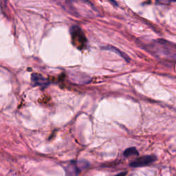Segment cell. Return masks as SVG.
<instances>
[{
	"label": "cell",
	"instance_id": "1",
	"mask_svg": "<svg viewBox=\"0 0 176 176\" xmlns=\"http://www.w3.org/2000/svg\"><path fill=\"white\" fill-rule=\"evenodd\" d=\"M148 49L153 54L170 56L172 58L176 57V49L174 48V45L162 39L154 41L149 45Z\"/></svg>",
	"mask_w": 176,
	"mask_h": 176
},
{
	"label": "cell",
	"instance_id": "2",
	"mask_svg": "<svg viewBox=\"0 0 176 176\" xmlns=\"http://www.w3.org/2000/svg\"><path fill=\"white\" fill-rule=\"evenodd\" d=\"M72 41L76 48L78 49H83L87 44V39L81 28L78 26H73L71 28Z\"/></svg>",
	"mask_w": 176,
	"mask_h": 176
},
{
	"label": "cell",
	"instance_id": "3",
	"mask_svg": "<svg viewBox=\"0 0 176 176\" xmlns=\"http://www.w3.org/2000/svg\"><path fill=\"white\" fill-rule=\"evenodd\" d=\"M88 167V162H71L67 167L65 168L66 176H78L82 169L87 168Z\"/></svg>",
	"mask_w": 176,
	"mask_h": 176
},
{
	"label": "cell",
	"instance_id": "4",
	"mask_svg": "<svg viewBox=\"0 0 176 176\" xmlns=\"http://www.w3.org/2000/svg\"><path fill=\"white\" fill-rule=\"evenodd\" d=\"M156 160V157L155 155H144L136 158V160L132 161L130 163L131 167L137 168L142 167L150 164Z\"/></svg>",
	"mask_w": 176,
	"mask_h": 176
},
{
	"label": "cell",
	"instance_id": "5",
	"mask_svg": "<svg viewBox=\"0 0 176 176\" xmlns=\"http://www.w3.org/2000/svg\"><path fill=\"white\" fill-rule=\"evenodd\" d=\"M32 81L35 85L39 86V87L45 88L50 84V82L47 78L39 74H33L32 75Z\"/></svg>",
	"mask_w": 176,
	"mask_h": 176
},
{
	"label": "cell",
	"instance_id": "6",
	"mask_svg": "<svg viewBox=\"0 0 176 176\" xmlns=\"http://www.w3.org/2000/svg\"><path fill=\"white\" fill-rule=\"evenodd\" d=\"M123 154L125 157L128 158L129 156L131 155H138V151L136 150V149L135 147H130L125 150Z\"/></svg>",
	"mask_w": 176,
	"mask_h": 176
},
{
	"label": "cell",
	"instance_id": "7",
	"mask_svg": "<svg viewBox=\"0 0 176 176\" xmlns=\"http://www.w3.org/2000/svg\"><path fill=\"white\" fill-rule=\"evenodd\" d=\"M105 49H106V50H111V51L114 52H115V53H117V54H118L119 55L121 56L122 58L125 59V60H127V61H129V59L128 58V56H127V55H126L123 54V53H122V52H120V51H119V50H118V49L116 48H114V47H112V46H108V47L105 48Z\"/></svg>",
	"mask_w": 176,
	"mask_h": 176
},
{
	"label": "cell",
	"instance_id": "8",
	"mask_svg": "<svg viewBox=\"0 0 176 176\" xmlns=\"http://www.w3.org/2000/svg\"><path fill=\"white\" fill-rule=\"evenodd\" d=\"M126 175H127V172L125 171V172H121V173H119L117 175H116L114 176H125Z\"/></svg>",
	"mask_w": 176,
	"mask_h": 176
}]
</instances>
